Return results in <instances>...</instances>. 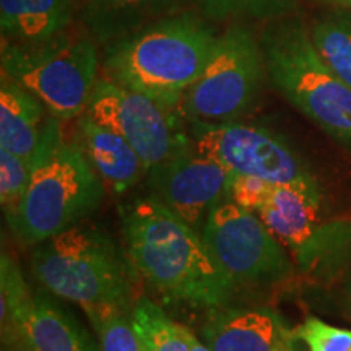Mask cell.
<instances>
[{
  "mask_svg": "<svg viewBox=\"0 0 351 351\" xmlns=\"http://www.w3.org/2000/svg\"><path fill=\"white\" fill-rule=\"evenodd\" d=\"M122 238L132 269L171 300L215 309L238 288L200 232L153 197L122 208Z\"/></svg>",
  "mask_w": 351,
  "mask_h": 351,
  "instance_id": "obj_1",
  "label": "cell"
},
{
  "mask_svg": "<svg viewBox=\"0 0 351 351\" xmlns=\"http://www.w3.org/2000/svg\"><path fill=\"white\" fill-rule=\"evenodd\" d=\"M217 38L191 16L156 21L108 44L104 70L112 82L176 111L204 72Z\"/></svg>",
  "mask_w": 351,
  "mask_h": 351,
  "instance_id": "obj_2",
  "label": "cell"
},
{
  "mask_svg": "<svg viewBox=\"0 0 351 351\" xmlns=\"http://www.w3.org/2000/svg\"><path fill=\"white\" fill-rule=\"evenodd\" d=\"M33 174L10 230L25 245H38L78 225L104 199V182L80 145L62 140L59 119L51 117Z\"/></svg>",
  "mask_w": 351,
  "mask_h": 351,
  "instance_id": "obj_3",
  "label": "cell"
},
{
  "mask_svg": "<svg viewBox=\"0 0 351 351\" xmlns=\"http://www.w3.org/2000/svg\"><path fill=\"white\" fill-rule=\"evenodd\" d=\"M261 46L275 90L328 137L351 148V88L320 57L307 26L300 20L271 25Z\"/></svg>",
  "mask_w": 351,
  "mask_h": 351,
  "instance_id": "obj_4",
  "label": "cell"
},
{
  "mask_svg": "<svg viewBox=\"0 0 351 351\" xmlns=\"http://www.w3.org/2000/svg\"><path fill=\"white\" fill-rule=\"evenodd\" d=\"M130 262L99 228L72 226L34 245V278L56 296L82 307L112 304L129 311Z\"/></svg>",
  "mask_w": 351,
  "mask_h": 351,
  "instance_id": "obj_5",
  "label": "cell"
},
{
  "mask_svg": "<svg viewBox=\"0 0 351 351\" xmlns=\"http://www.w3.org/2000/svg\"><path fill=\"white\" fill-rule=\"evenodd\" d=\"M91 39L65 32L38 43L2 41V73L32 91L59 121L80 116L96 86Z\"/></svg>",
  "mask_w": 351,
  "mask_h": 351,
  "instance_id": "obj_6",
  "label": "cell"
},
{
  "mask_svg": "<svg viewBox=\"0 0 351 351\" xmlns=\"http://www.w3.org/2000/svg\"><path fill=\"white\" fill-rule=\"evenodd\" d=\"M267 75L261 43L247 29L217 38L212 56L192 83L179 111L189 122H230L251 111Z\"/></svg>",
  "mask_w": 351,
  "mask_h": 351,
  "instance_id": "obj_7",
  "label": "cell"
},
{
  "mask_svg": "<svg viewBox=\"0 0 351 351\" xmlns=\"http://www.w3.org/2000/svg\"><path fill=\"white\" fill-rule=\"evenodd\" d=\"M202 239L219 269L239 285H271L291 271L285 245L256 212L225 199L210 210Z\"/></svg>",
  "mask_w": 351,
  "mask_h": 351,
  "instance_id": "obj_8",
  "label": "cell"
},
{
  "mask_svg": "<svg viewBox=\"0 0 351 351\" xmlns=\"http://www.w3.org/2000/svg\"><path fill=\"white\" fill-rule=\"evenodd\" d=\"M189 135L197 152L231 174L257 176L271 184H317L295 148L265 127L239 121L191 122Z\"/></svg>",
  "mask_w": 351,
  "mask_h": 351,
  "instance_id": "obj_9",
  "label": "cell"
},
{
  "mask_svg": "<svg viewBox=\"0 0 351 351\" xmlns=\"http://www.w3.org/2000/svg\"><path fill=\"white\" fill-rule=\"evenodd\" d=\"M85 112L132 145L147 173L191 145V135L179 130L174 111L150 96L99 78Z\"/></svg>",
  "mask_w": 351,
  "mask_h": 351,
  "instance_id": "obj_10",
  "label": "cell"
},
{
  "mask_svg": "<svg viewBox=\"0 0 351 351\" xmlns=\"http://www.w3.org/2000/svg\"><path fill=\"white\" fill-rule=\"evenodd\" d=\"M231 173L195 150L194 143L147 173L150 197L202 231L210 210L228 199Z\"/></svg>",
  "mask_w": 351,
  "mask_h": 351,
  "instance_id": "obj_11",
  "label": "cell"
},
{
  "mask_svg": "<svg viewBox=\"0 0 351 351\" xmlns=\"http://www.w3.org/2000/svg\"><path fill=\"white\" fill-rule=\"evenodd\" d=\"M322 194L319 184H275L257 215L271 234L302 262L320 254L335 232L322 225Z\"/></svg>",
  "mask_w": 351,
  "mask_h": 351,
  "instance_id": "obj_12",
  "label": "cell"
},
{
  "mask_svg": "<svg viewBox=\"0 0 351 351\" xmlns=\"http://www.w3.org/2000/svg\"><path fill=\"white\" fill-rule=\"evenodd\" d=\"M200 332L213 351H288L300 340L269 307H215Z\"/></svg>",
  "mask_w": 351,
  "mask_h": 351,
  "instance_id": "obj_13",
  "label": "cell"
},
{
  "mask_svg": "<svg viewBox=\"0 0 351 351\" xmlns=\"http://www.w3.org/2000/svg\"><path fill=\"white\" fill-rule=\"evenodd\" d=\"M80 147L96 173L116 194L130 191L147 174L142 158L119 134L85 112L78 119Z\"/></svg>",
  "mask_w": 351,
  "mask_h": 351,
  "instance_id": "obj_14",
  "label": "cell"
},
{
  "mask_svg": "<svg viewBox=\"0 0 351 351\" xmlns=\"http://www.w3.org/2000/svg\"><path fill=\"white\" fill-rule=\"evenodd\" d=\"M46 106L32 91L5 73L0 83V148L32 161L49 119Z\"/></svg>",
  "mask_w": 351,
  "mask_h": 351,
  "instance_id": "obj_15",
  "label": "cell"
},
{
  "mask_svg": "<svg viewBox=\"0 0 351 351\" xmlns=\"http://www.w3.org/2000/svg\"><path fill=\"white\" fill-rule=\"evenodd\" d=\"M23 332L36 351H101L80 324L43 295L32 296L8 320Z\"/></svg>",
  "mask_w": 351,
  "mask_h": 351,
  "instance_id": "obj_16",
  "label": "cell"
},
{
  "mask_svg": "<svg viewBox=\"0 0 351 351\" xmlns=\"http://www.w3.org/2000/svg\"><path fill=\"white\" fill-rule=\"evenodd\" d=\"M77 0H0L3 39L38 43L65 32Z\"/></svg>",
  "mask_w": 351,
  "mask_h": 351,
  "instance_id": "obj_17",
  "label": "cell"
},
{
  "mask_svg": "<svg viewBox=\"0 0 351 351\" xmlns=\"http://www.w3.org/2000/svg\"><path fill=\"white\" fill-rule=\"evenodd\" d=\"M178 0H86L85 19L99 41L111 44L145 28L153 16L169 10Z\"/></svg>",
  "mask_w": 351,
  "mask_h": 351,
  "instance_id": "obj_18",
  "label": "cell"
},
{
  "mask_svg": "<svg viewBox=\"0 0 351 351\" xmlns=\"http://www.w3.org/2000/svg\"><path fill=\"white\" fill-rule=\"evenodd\" d=\"M335 7L309 33L320 57L351 88V7Z\"/></svg>",
  "mask_w": 351,
  "mask_h": 351,
  "instance_id": "obj_19",
  "label": "cell"
},
{
  "mask_svg": "<svg viewBox=\"0 0 351 351\" xmlns=\"http://www.w3.org/2000/svg\"><path fill=\"white\" fill-rule=\"evenodd\" d=\"M132 324L147 351H191L179 333L178 322L171 320L150 300H140L135 304Z\"/></svg>",
  "mask_w": 351,
  "mask_h": 351,
  "instance_id": "obj_20",
  "label": "cell"
},
{
  "mask_svg": "<svg viewBox=\"0 0 351 351\" xmlns=\"http://www.w3.org/2000/svg\"><path fill=\"white\" fill-rule=\"evenodd\" d=\"M99 339L101 351H147L140 341L132 313L119 306L101 304L83 307Z\"/></svg>",
  "mask_w": 351,
  "mask_h": 351,
  "instance_id": "obj_21",
  "label": "cell"
},
{
  "mask_svg": "<svg viewBox=\"0 0 351 351\" xmlns=\"http://www.w3.org/2000/svg\"><path fill=\"white\" fill-rule=\"evenodd\" d=\"M33 163L0 148V204L7 225L15 219L21 200L28 191Z\"/></svg>",
  "mask_w": 351,
  "mask_h": 351,
  "instance_id": "obj_22",
  "label": "cell"
},
{
  "mask_svg": "<svg viewBox=\"0 0 351 351\" xmlns=\"http://www.w3.org/2000/svg\"><path fill=\"white\" fill-rule=\"evenodd\" d=\"M296 335L309 351H351V330L309 317L296 328Z\"/></svg>",
  "mask_w": 351,
  "mask_h": 351,
  "instance_id": "obj_23",
  "label": "cell"
},
{
  "mask_svg": "<svg viewBox=\"0 0 351 351\" xmlns=\"http://www.w3.org/2000/svg\"><path fill=\"white\" fill-rule=\"evenodd\" d=\"M274 186L275 184L265 181L262 178H257V176L231 174L228 199L234 200L241 207L257 213L262 205L265 204V200L269 199Z\"/></svg>",
  "mask_w": 351,
  "mask_h": 351,
  "instance_id": "obj_24",
  "label": "cell"
},
{
  "mask_svg": "<svg viewBox=\"0 0 351 351\" xmlns=\"http://www.w3.org/2000/svg\"><path fill=\"white\" fill-rule=\"evenodd\" d=\"M0 351H36L29 343L28 339L23 335V332L13 322L0 326Z\"/></svg>",
  "mask_w": 351,
  "mask_h": 351,
  "instance_id": "obj_25",
  "label": "cell"
},
{
  "mask_svg": "<svg viewBox=\"0 0 351 351\" xmlns=\"http://www.w3.org/2000/svg\"><path fill=\"white\" fill-rule=\"evenodd\" d=\"M195 2L212 15H226L230 12L243 10V8L256 5L262 0H195Z\"/></svg>",
  "mask_w": 351,
  "mask_h": 351,
  "instance_id": "obj_26",
  "label": "cell"
},
{
  "mask_svg": "<svg viewBox=\"0 0 351 351\" xmlns=\"http://www.w3.org/2000/svg\"><path fill=\"white\" fill-rule=\"evenodd\" d=\"M178 328H179V333L182 335L184 341H186L189 350H191V351H213V350H210L208 346L204 343V341H200L199 339H197V337L194 335V332H192L191 328L182 326V324H178Z\"/></svg>",
  "mask_w": 351,
  "mask_h": 351,
  "instance_id": "obj_27",
  "label": "cell"
},
{
  "mask_svg": "<svg viewBox=\"0 0 351 351\" xmlns=\"http://www.w3.org/2000/svg\"><path fill=\"white\" fill-rule=\"evenodd\" d=\"M324 3H332V5H340V7H350L351 0H320Z\"/></svg>",
  "mask_w": 351,
  "mask_h": 351,
  "instance_id": "obj_28",
  "label": "cell"
},
{
  "mask_svg": "<svg viewBox=\"0 0 351 351\" xmlns=\"http://www.w3.org/2000/svg\"><path fill=\"white\" fill-rule=\"evenodd\" d=\"M348 302H350V309H351V285H350V288H348Z\"/></svg>",
  "mask_w": 351,
  "mask_h": 351,
  "instance_id": "obj_29",
  "label": "cell"
},
{
  "mask_svg": "<svg viewBox=\"0 0 351 351\" xmlns=\"http://www.w3.org/2000/svg\"><path fill=\"white\" fill-rule=\"evenodd\" d=\"M288 351H298L296 348H291V350H288Z\"/></svg>",
  "mask_w": 351,
  "mask_h": 351,
  "instance_id": "obj_30",
  "label": "cell"
},
{
  "mask_svg": "<svg viewBox=\"0 0 351 351\" xmlns=\"http://www.w3.org/2000/svg\"><path fill=\"white\" fill-rule=\"evenodd\" d=\"M350 7H351V5H350Z\"/></svg>",
  "mask_w": 351,
  "mask_h": 351,
  "instance_id": "obj_31",
  "label": "cell"
}]
</instances>
